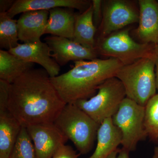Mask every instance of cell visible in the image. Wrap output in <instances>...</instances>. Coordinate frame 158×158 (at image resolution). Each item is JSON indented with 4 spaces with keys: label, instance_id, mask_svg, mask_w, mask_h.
<instances>
[{
    "label": "cell",
    "instance_id": "cell-22",
    "mask_svg": "<svg viewBox=\"0 0 158 158\" xmlns=\"http://www.w3.org/2000/svg\"><path fill=\"white\" fill-rule=\"evenodd\" d=\"M9 158H37L34 144L26 127L22 128Z\"/></svg>",
    "mask_w": 158,
    "mask_h": 158
},
{
    "label": "cell",
    "instance_id": "cell-17",
    "mask_svg": "<svg viewBox=\"0 0 158 158\" xmlns=\"http://www.w3.org/2000/svg\"><path fill=\"white\" fill-rule=\"evenodd\" d=\"M22 127L9 110L0 112V158H9Z\"/></svg>",
    "mask_w": 158,
    "mask_h": 158
},
{
    "label": "cell",
    "instance_id": "cell-18",
    "mask_svg": "<svg viewBox=\"0 0 158 158\" xmlns=\"http://www.w3.org/2000/svg\"><path fill=\"white\" fill-rule=\"evenodd\" d=\"M92 5L84 12L76 14L74 32L73 40L87 48L94 49L97 29L94 26L92 16Z\"/></svg>",
    "mask_w": 158,
    "mask_h": 158
},
{
    "label": "cell",
    "instance_id": "cell-1",
    "mask_svg": "<svg viewBox=\"0 0 158 158\" xmlns=\"http://www.w3.org/2000/svg\"><path fill=\"white\" fill-rule=\"evenodd\" d=\"M66 105L44 69H31L10 85L8 110L23 127L54 123Z\"/></svg>",
    "mask_w": 158,
    "mask_h": 158
},
{
    "label": "cell",
    "instance_id": "cell-7",
    "mask_svg": "<svg viewBox=\"0 0 158 158\" xmlns=\"http://www.w3.org/2000/svg\"><path fill=\"white\" fill-rule=\"evenodd\" d=\"M145 107L126 97L112 117L113 123L121 131L122 148L135 150L137 144L147 137L144 126Z\"/></svg>",
    "mask_w": 158,
    "mask_h": 158
},
{
    "label": "cell",
    "instance_id": "cell-8",
    "mask_svg": "<svg viewBox=\"0 0 158 158\" xmlns=\"http://www.w3.org/2000/svg\"><path fill=\"white\" fill-rule=\"evenodd\" d=\"M102 10V19L98 28L99 38L106 37L139 21V11L130 1H103Z\"/></svg>",
    "mask_w": 158,
    "mask_h": 158
},
{
    "label": "cell",
    "instance_id": "cell-6",
    "mask_svg": "<svg viewBox=\"0 0 158 158\" xmlns=\"http://www.w3.org/2000/svg\"><path fill=\"white\" fill-rule=\"evenodd\" d=\"M96 95L90 99L81 100L73 103L100 125L112 118L126 97L122 83L116 77L108 79L99 86Z\"/></svg>",
    "mask_w": 158,
    "mask_h": 158
},
{
    "label": "cell",
    "instance_id": "cell-21",
    "mask_svg": "<svg viewBox=\"0 0 158 158\" xmlns=\"http://www.w3.org/2000/svg\"><path fill=\"white\" fill-rule=\"evenodd\" d=\"M144 126L147 137L158 142V94L152 97L145 106Z\"/></svg>",
    "mask_w": 158,
    "mask_h": 158
},
{
    "label": "cell",
    "instance_id": "cell-15",
    "mask_svg": "<svg viewBox=\"0 0 158 158\" xmlns=\"http://www.w3.org/2000/svg\"><path fill=\"white\" fill-rule=\"evenodd\" d=\"M97 138L96 149L88 158H107L121 144L122 135L120 130L113 123L112 118H110L105 119L100 125Z\"/></svg>",
    "mask_w": 158,
    "mask_h": 158
},
{
    "label": "cell",
    "instance_id": "cell-9",
    "mask_svg": "<svg viewBox=\"0 0 158 158\" xmlns=\"http://www.w3.org/2000/svg\"><path fill=\"white\" fill-rule=\"evenodd\" d=\"M26 128L34 142L37 158H52L69 140L54 123L32 125Z\"/></svg>",
    "mask_w": 158,
    "mask_h": 158
},
{
    "label": "cell",
    "instance_id": "cell-14",
    "mask_svg": "<svg viewBox=\"0 0 158 158\" xmlns=\"http://www.w3.org/2000/svg\"><path fill=\"white\" fill-rule=\"evenodd\" d=\"M49 16L46 10L24 12L17 20L19 40L27 43L40 41L44 34L46 27Z\"/></svg>",
    "mask_w": 158,
    "mask_h": 158
},
{
    "label": "cell",
    "instance_id": "cell-2",
    "mask_svg": "<svg viewBox=\"0 0 158 158\" xmlns=\"http://www.w3.org/2000/svg\"><path fill=\"white\" fill-rule=\"evenodd\" d=\"M67 72L51 78V81L65 103L73 104L93 97L99 86L116 77L124 64L114 58L76 61Z\"/></svg>",
    "mask_w": 158,
    "mask_h": 158
},
{
    "label": "cell",
    "instance_id": "cell-30",
    "mask_svg": "<svg viewBox=\"0 0 158 158\" xmlns=\"http://www.w3.org/2000/svg\"><path fill=\"white\" fill-rule=\"evenodd\" d=\"M152 158H158V145L155 148Z\"/></svg>",
    "mask_w": 158,
    "mask_h": 158
},
{
    "label": "cell",
    "instance_id": "cell-13",
    "mask_svg": "<svg viewBox=\"0 0 158 158\" xmlns=\"http://www.w3.org/2000/svg\"><path fill=\"white\" fill-rule=\"evenodd\" d=\"M91 2L86 0H16L7 14L13 18L19 13L27 11H49L56 8L76 9L84 12L90 7Z\"/></svg>",
    "mask_w": 158,
    "mask_h": 158
},
{
    "label": "cell",
    "instance_id": "cell-23",
    "mask_svg": "<svg viewBox=\"0 0 158 158\" xmlns=\"http://www.w3.org/2000/svg\"><path fill=\"white\" fill-rule=\"evenodd\" d=\"M11 84L0 79V112L8 110Z\"/></svg>",
    "mask_w": 158,
    "mask_h": 158
},
{
    "label": "cell",
    "instance_id": "cell-27",
    "mask_svg": "<svg viewBox=\"0 0 158 158\" xmlns=\"http://www.w3.org/2000/svg\"><path fill=\"white\" fill-rule=\"evenodd\" d=\"M155 61L156 84L157 90L158 91V46L156 47L155 49Z\"/></svg>",
    "mask_w": 158,
    "mask_h": 158
},
{
    "label": "cell",
    "instance_id": "cell-26",
    "mask_svg": "<svg viewBox=\"0 0 158 158\" xmlns=\"http://www.w3.org/2000/svg\"><path fill=\"white\" fill-rule=\"evenodd\" d=\"M13 0H1L0 1V13L7 12L14 4Z\"/></svg>",
    "mask_w": 158,
    "mask_h": 158
},
{
    "label": "cell",
    "instance_id": "cell-25",
    "mask_svg": "<svg viewBox=\"0 0 158 158\" xmlns=\"http://www.w3.org/2000/svg\"><path fill=\"white\" fill-rule=\"evenodd\" d=\"M79 155L69 145L61 146L52 158H78Z\"/></svg>",
    "mask_w": 158,
    "mask_h": 158
},
{
    "label": "cell",
    "instance_id": "cell-11",
    "mask_svg": "<svg viewBox=\"0 0 158 158\" xmlns=\"http://www.w3.org/2000/svg\"><path fill=\"white\" fill-rule=\"evenodd\" d=\"M10 53L25 61L42 66L51 78L58 76L60 66L51 57V49L45 42L40 41L19 44L9 51Z\"/></svg>",
    "mask_w": 158,
    "mask_h": 158
},
{
    "label": "cell",
    "instance_id": "cell-10",
    "mask_svg": "<svg viewBox=\"0 0 158 158\" xmlns=\"http://www.w3.org/2000/svg\"><path fill=\"white\" fill-rule=\"evenodd\" d=\"M44 40L52 52L51 57L60 66L65 65L71 61L98 59V55L94 49L85 48L72 40L56 36H48Z\"/></svg>",
    "mask_w": 158,
    "mask_h": 158
},
{
    "label": "cell",
    "instance_id": "cell-16",
    "mask_svg": "<svg viewBox=\"0 0 158 158\" xmlns=\"http://www.w3.org/2000/svg\"><path fill=\"white\" fill-rule=\"evenodd\" d=\"M70 8L51 9L44 34L73 40L76 14Z\"/></svg>",
    "mask_w": 158,
    "mask_h": 158
},
{
    "label": "cell",
    "instance_id": "cell-19",
    "mask_svg": "<svg viewBox=\"0 0 158 158\" xmlns=\"http://www.w3.org/2000/svg\"><path fill=\"white\" fill-rule=\"evenodd\" d=\"M34 63L29 62L10 53L0 50V79L11 84L27 71L33 68Z\"/></svg>",
    "mask_w": 158,
    "mask_h": 158
},
{
    "label": "cell",
    "instance_id": "cell-29",
    "mask_svg": "<svg viewBox=\"0 0 158 158\" xmlns=\"http://www.w3.org/2000/svg\"><path fill=\"white\" fill-rule=\"evenodd\" d=\"M119 150V148H118L115 151L113 152V153H112L107 158H117Z\"/></svg>",
    "mask_w": 158,
    "mask_h": 158
},
{
    "label": "cell",
    "instance_id": "cell-28",
    "mask_svg": "<svg viewBox=\"0 0 158 158\" xmlns=\"http://www.w3.org/2000/svg\"><path fill=\"white\" fill-rule=\"evenodd\" d=\"M129 152L124 148L119 149L117 158H130Z\"/></svg>",
    "mask_w": 158,
    "mask_h": 158
},
{
    "label": "cell",
    "instance_id": "cell-20",
    "mask_svg": "<svg viewBox=\"0 0 158 158\" xmlns=\"http://www.w3.org/2000/svg\"><path fill=\"white\" fill-rule=\"evenodd\" d=\"M18 40L17 20L9 17L7 12L0 13V47L9 51L17 46Z\"/></svg>",
    "mask_w": 158,
    "mask_h": 158
},
{
    "label": "cell",
    "instance_id": "cell-24",
    "mask_svg": "<svg viewBox=\"0 0 158 158\" xmlns=\"http://www.w3.org/2000/svg\"><path fill=\"white\" fill-rule=\"evenodd\" d=\"M92 6V16L94 24L97 29L99 28L101 23L102 19L103 1L92 0L91 1Z\"/></svg>",
    "mask_w": 158,
    "mask_h": 158
},
{
    "label": "cell",
    "instance_id": "cell-5",
    "mask_svg": "<svg viewBox=\"0 0 158 158\" xmlns=\"http://www.w3.org/2000/svg\"><path fill=\"white\" fill-rule=\"evenodd\" d=\"M129 29L116 31L106 37L98 38L94 49L98 55L114 58L124 65L144 58L155 56V45L136 42L131 37Z\"/></svg>",
    "mask_w": 158,
    "mask_h": 158
},
{
    "label": "cell",
    "instance_id": "cell-4",
    "mask_svg": "<svg viewBox=\"0 0 158 158\" xmlns=\"http://www.w3.org/2000/svg\"><path fill=\"white\" fill-rule=\"evenodd\" d=\"M80 153L92 149L100 125L73 104H67L54 122Z\"/></svg>",
    "mask_w": 158,
    "mask_h": 158
},
{
    "label": "cell",
    "instance_id": "cell-12",
    "mask_svg": "<svg viewBox=\"0 0 158 158\" xmlns=\"http://www.w3.org/2000/svg\"><path fill=\"white\" fill-rule=\"evenodd\" d=\"M139 18L136 37L142 44L158 46V2L155 0L138 1Z\"/></svg>",
    "mask_w": 158,
    "mask_h": 158
},
{
    "label": "cell",
    "instance_id": "cell-3",
    "mask_svg": "<svg viewBox=\"0 0 158 158\" xmlns=\"http://www.w3.org/2000/svg\"><path fill=\"white\" fill-rule=\"evenodd\" d=\"M115 77L122 83L126 97L141 106L156 94L155 56L123 65Z\"/></svg>",
    "mask_w": 158,
    "mask_h": 158
}]
</instances>
